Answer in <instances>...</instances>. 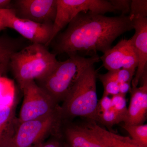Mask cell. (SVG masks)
Returning a JSON list of instances; mask_svg holds the SVG:
<instances>
[{
    "mask_svg": "<svg viewBox=\"0 0 147 147\" xmlns=\"http://www.w3.org/2000/svg\"><path fill=\"white\" fill-rule=\"evenodd\" d=\"M133 29L129 16L108 17L90 11L81 12L58 36L55 52L69 55L79 51L103 53L111 48L118 37Z\"/></svg>",
    "mask_w": 147,
    "mask_h": 147,
    "instance_id": "1",
    "label": "cell"
},
{
    "mask_svg": "<svg viewBox=\"0 0 147 147\" xmlns=\"http://www.w3.org/2000/svg\"><path fill=\"white\" fill-rule=\"evenodd\" d=\"M59 61L47 76L36 83L57 104L63 102L84 71L100 61L96 54L86 58L74 54Z\"/></svg>",
    "mask_w": 147,
    "mask_h": 147,
    "instance_id": "2",
    "label": "cell"
},
{
    "mask_svg": "<svg viewBox=\"0 0 147 147\" xmlns=\"http://www.w3.org/2000/svg\"><path fill=\"white\" fill-rule=\"evenodd\" d=\"M59 62L56 54L50 53L45 45L32 43L12 55L9 67L20 86L26 82L44 78Z\"/></svg>",
    "mask_w": 147,
    "mask_h": 147,
    "instance_id": "3",
    "label": "cell"
},
{
    "mask_svg": "<svg viewBox=\"0 0 147 147\" xmlns=\"http://www.w3.org/2000/svg\"><path fill=\"white\" fill-rule=\"evenodd\" d=\"M97 75L94 65L82 74L60 106L62 120H73L80 117L96 122L98 102Z\"/></svg>",
    "mask_w": 147,
    "mask_h": 147,
    "instance_id": "4",
    "label": "cell"
},
{
    "mask_svg": "<svg viewBox=\"0 0 147 147\" xmlns=\"http://www.w3.org/2000/svg\"><path fill=\"white\" fill-rule=\"evenodd\" d=\"M62 121L60 106L49 115L19 123L7 147H38L48 137L58 133Z\"/></svg>",
    "mask_w": 147,
    "mask_h": 147,
    "instance_id": "5",
    "label": "cell"
},
{
    "mask_svg": "<svg viewBox=\"0 0 147 147\" xmlns=\"http://www.w3.org/2000/svg\"><path fill=\"white\" fill-rule=\"evenodd\" d=\"M57 11L50 43L81 12L90 11L104 15L116 11L110 1L105 0H57Z\"/></svg>",
    "mask_w": 147,
    "mask_h": 147,
    "instance_id": "6",
    "label": "cell"
},
{
    "mask_svg": "<svg viewBox=\"0 0 147 147\" xmlns=\"http://www.w3.org/2000/svg\"><path fill=\"white\" fill-rule=\"evenodd\" d=\"M24 94V100L18 122L40 118L55 113L60 108L47 93L34 81L19 86Z\"/></svg>",
    "mask_w": 147,
    "mask_h": 147,
    "instance_id": "7",
    "label": "cell"
},
{
    "mask_svg": "<svg viewBox=\"0 0 147 147\" xmlns=\"http://www.w3.org/2000/svg\"><path fill=\"white\" fill-rule=\"evenodd\" d=\"M0 17L4 26L13 29L24 37L31 41L47 47L50 45L53 24H40L19 18L13 8H0Z\"/></svg>",
    "mask_w": 147,
    "mask_h": 147,
    "instance_id": "8",
    "label": "cell"
},
{
    "mask_svg": "<svg viewBox=\"0 0 147 147\" xmlns=\"http://www.w3.org/2000/svg\"><path fill=\"white\" fill-rule=\"evenodd\" d=\"M100 59L108 71L125 69L135 73L138 66V58L130 39H122L103 53Z\"/></svg>",
    "mask_w": 147,
    "mask_h": 147,
    "instance_id": "9",
    "label": "cell"
},
{
    "mask_svg": "<svg viewBox=\"0 0 147 147\" xmlns=\"http://www.w3.org/2000/svg\"><path fill=\"white\" fill-rule=\"evenodd\" d=\"M15 10L19 18L40 24H53L57 11V0H18Z\"/></svg>",
    "mask_w": 147,
    "mask_h": 147,
    "instance_id": "10",
    "label": "cell"
},
{
    "mask_svg": "<svg viewBox=\"0 0 147 147\" xmlns=\"http://www.w3.org/2000/svg\"><path fill=\"white\" fill-rule=\"evenodd\" d=\"M59 134L67 147H107L83 122L62 120Z\"/></svg>",
    "mask_w": 147,
    "mask_h": 147,
    "instance_id": "11",
    "label": "cell"
},
{
    "mask_svg": "<svg viewBox=\"0 0 147 147\" xmlns=\"http://www.w3.org/2000/svg\"><path fill=\"white\" fill-rule=\"evenodd\" d=\"M135 33L130 38L137 54L138 64L135 76L131 81L132 88L137 87L143 74L147 71V17L129 16Z\"/></svg>",
    "mask_w": 147,
    "mask_h": 147,
    "instance_id": "12",
    "label": "cell"
},
{
    "mask_svg": "<svg viewBox=\"0 0 147 147\" xmlns=\"http://www.w3.org/2000/svg\"><path fill=\"white\" fill-rule=\"evenodd\" d=\"M141 86L131 88L130 103L127 117L124 122L126 125L143 124L147 118V73L145 71L140 80Z\"/></svg>",
    "mask_w": 147,
    "mask_h": 147,
    "instance_id": "13",
    "label": "cell"
},
{
    "mask_svg": "<svg viewBox=\"0 0 147 147\" xmlns=\"http://www.w3.org/2000/svg\"><path fill=\"white\" fill-rule=\"evenodd\" d=\"M83 123L107 147H142L130 137L108 131L94 121L85 119Z\"/></svg>",
    "mask_w": 147,
    "mask_h": 147,
    "instance_id": "14",
    "label": "cell"
},
{
    "mask_svg": "<svg viewBox=\"0 0 147 147\" xmlns=\"http://www.w3.org/2000/svg\"><path fill=\"white\" fill-rule=\"evenodd\" d=\"M16 105L12 107L0 105V147H7L19 122L16 117Z\"/></svg>",
    "mask_w": 147,
    "mask_h": 147,
    "instance_id": "15",
    "label": "cell"
},
{
    "mask_svg": "<svg viewBox=\"0 0 147 147\" xmlns=\"http://www.w3.org/2000/svg\"><path fill=\"white\" fill-rule=\"evenodd\" d=\"M21 45L18 39L7 36H0V64L9 61L12 55L22 48Z\"/></svg>",
    "mask_w": 147,
    "mask_h": 147,
    "instance_id": "16",
    "label": "cell"
},
{
    "mask_svg": "<svg viewBox=\"0 0 147 147\" xmlns=\"http://www.w3.org/2000/svg\"><path fill=\"white\" fill-rule=\"evenodd\" d=\"M125 121V118L111 107L108 110L98 113L96 122L110 128Z\"/></svg>",
    "mask_w": 147,
    "mask_h": 147,
    "instance_id": "17",
    "label": "cell"
},
{
    "mask_svg": "<svg viewBox=\"0 0 147 147\" xmlns=\"http://www.w3.org/2000/svg\"><path fill=\"white\" fill-rule=\"evenodd\" d=\"M13 87L10 82L0 79V105L12 107L17 104Z\"/></svg>",
    "mask_w": 147,
    "mask_h": 147,
    "instance_id": "18",
    "label": "cell"
},
{
    "mask_svg": "<svg viewBox=\"0 0 147 147\" xmlns=\"http://www.w3.org/2000/svg\"><path fill=\"white\" fill-rule=\"evenodd\" d=\"M122 127L128 132L130 138L142 147H147V124L137 125H123Z\"/></svg>",
    "mask_w": 147,
    "mask_h": 147,
    "instance_id": "19",
    "label": "cell"
},
{
    "mask_svg": "<svg viewBox=\"0 0 147 147\" xmlns=\"http://www.w3.org/2000/svg\"><path fill=\"white\" fill-rule=\"evenodd\" d=\"M104 88L102 96L115 95L119 94V84L114 79H111L105 74L97 75Z\"/></svg>",
    "mask_w": 147,
    "mask_h": 147,
    "instance_id": "20",
    "label": "cell"
},
{
    "mask_svg": "<svg viewBox=\"0 0 147 147\" xmlns=\"http://www.w3.org/2000/svg\"><path fill=\"white\" fill-rule=\"evenodd\" d=\"M135 74V72L125 69H121L116 71H108L105 73L108 77L114 79L119 84L125 82L131 83Z\"/></svg>",
    "mask_w": 147,
    "mask_h": 147,
    "instance_id": "21",
    "label": "cell"
},
{
    "mask_svg": "<svg viewBox=\"0 0 147 147\" xmlns=\"http://www.w3.org/2000/svg\"><path fill=\"white\" fill-rule=\"evenodd\" d=\"M111 100L112 107L119 114L123 116L125 120L127 114L126 95L119 93L112 96Z\"/></svg>",
    "mask_w": 147,
    "mask_h": 147,
    "instance_id": "22",
    "label": "cell"
},
{
    "mask_svg": "<svg viewBox=\"0 0 147 147\" xmlns=\"http://www.w3.org/2000/svg\"><path fill=\"white\" fill-rule=\"evenodd\" d=\"M129 16L140 15L147 17V1L146 0L131 1Z\"/></svg>",
    "mask_w": 147,
    "mask_h": 147,
    "instance_id": "23",
    "label": "cell"
},
{
    "mask_svg": "<svg viewBox=\"0 0 147 147\" xmlns=\"http://www.w3.org/2000/svg\"><path fill=\"white\" fill-rule=\"evenodd\" d=\"M38 147H67L59 133L51 135Z\"/></svg>",
    "mask_w": 147,
    "mask_h": 147,
    "instance_id": "24",
    "label": "cell"
},
{
    "mask_svg": "<svg viewBox=\"0 0 147 147\" xmlns=\"http://www.w3.org/2000/svg\"><path fill=\"white\" fill-rule=\"evenodd\" d=\"M116 11L121 12V15H126L130 12L131 1L129 0H110L109 1Z\"/></svg>",
    "mask_w": 147,
    "mask_h": 147,
    "instance_id": "25",
    "label": "cell"
},
{
    "mask_svg": "<svg viewBox=\"0 0 147 147\" xmlns=\"http://www.w3.org/2000/svg\"><path fill=\"white\" fill-rule=\"evenodd\" d=\"M112 107L111 98L108 96H102L100 100L98 102L96 115L98 113L108 110Z\"/></svg>",
    "mask_w": 147,
    "mask_h": 147,
    "instance_id": "26",
    "label": "cell"
},
{
    "mask_svg": "<svg viewBox=\"0 0 147 147\" xmlns=\"http://www.w3.org/2000/svg\"><path fill=\"white\" fill-rule=\"evenodd\" d=\"M131 89L130 82H125L119 84V90L121 94L126 95L127 93L130 91Z\"/></svg>",
    "mask_w": 147,
    "mask_h": 147,
    "instance_id": "27",
    "label": "cell"
},
{
    "mask_svg": "<svg viewBox=\"0 0 147 147\" xmlns=\"http://www.w3.org/2000/svg\"><path fill=\"white\" fill-rule=\"evenodd\" d=\"M9 67V61L0 64V79L3 77V75L6 72Z\"/></svg>",
    "mask_w": 147,
    "mask_h": 147,
    "instance_id": "28",
    "label": "cell"
},
{
    "mask_svg": "<svg viewBox=\"0 0 147 147\" xmlns=\"http://www.w3.org/2000/svg\"><path fill=\"white\" fill-rule=\"evenodd\" d=\"M10 3L11 1L9 0H0V8L7 7Z\"/></svg>",
    "mask_w": 147,
    "mask_h": 147,
    "instance_id": "29",
    "label": "cell"
},
{
    "mask_svg": "<svg viewBox=\"0 0 147 147\" xmlns=\"http://www.w3.org/2000/svg\"><path fill=\"white\" fill-rule=\"evenodd\" d=\"M5 29V27L4 26L1 19V17H0V32Z\"/></svg>",
    "mask_w": 147,
    "mask_h": 147,
    "instance_id": "30",
    "label": "cell"
}]
</instances>
